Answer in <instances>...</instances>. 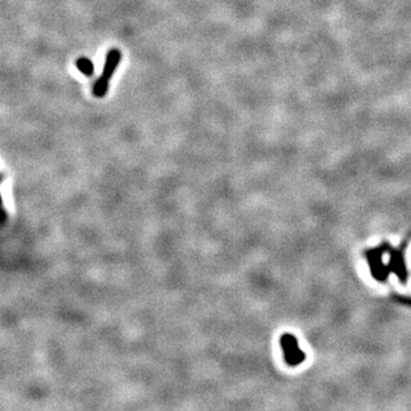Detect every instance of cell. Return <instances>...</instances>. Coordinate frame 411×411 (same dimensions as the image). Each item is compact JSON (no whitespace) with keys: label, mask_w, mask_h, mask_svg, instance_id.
Here are the masks:
<instances>
[{"label":"cell","mask_w":411,"mask_h":411,"mask_svg":"<svg viewBox=\"0 0 411 411\" xmlns=\"http://www.w3.org/2000/svg\"><path fill=\"white\" fill-rule=\"evenodd\" d=\"M121 51L116 49V48H113V49L109 50L108 55H106L103 73L101 74V77L95 81L94 86H92V94H94L96 97L102 98L106 95L109 88V81L110 79L112 78L113 73H114L115 68L119 65L120 61H121Z\"/></svg>","instance_id":"cell-1"},{"label":"cell","mask_w":411,"mask_h":411,"mask_svg":"<svg viewBox=\"0 0 411 411\" xmlns=\"http://www.w3.org/2000/svg\"><path fill=\"white\" fill-rule=\"evenodd\" d=\"M75 65H77L78 70L80 71L81 73L87 75V77H91V75L94 74V64L91 63V61L89 60V58L87 57L78 58Z\"/></svg>","instance_id":"cell-2"}]
</instances>
